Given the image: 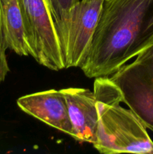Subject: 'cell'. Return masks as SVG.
I'll list each match as a JSON object with an SVG mask.
<instances>
[{
    "label": "cell",
    "instance_id": "6da1fadb",
    "mask_svg": "<svg viewBox=\"0 0 153 154\" xmlns=\"http://www.w3.org/2000/svg\"><path fill=\"white\" fill-rule=\"evenodd\" d=\"M153 44V0H104L88 54V78L110 77Z\"/></svg>",
    "mask_w": 153,
    "mask_h": 154
},
{
    "label": "cell",
    "instance_id": "8992f818",
    "mask_svg": "<svg viewBox=\"0 0 153 154\" xmlns=\"http://www.w3.org/2000/svg\"><path fill=\"white\" fill-rule=\"evenodd\" d=\"M23 112L73 138L67 104L61 90L51 89L26 95L16 100Z\"/></svg>",
    "mask_w": 153,
    "mask_h": 154
},
{
    "label": "cell",
    "instance_id": "3957f363",
    "mask_svg": "<svg viewBox=\"0 0 153 154\" xmlns=\"http://www.w3.org/2000/svg\"><path fill=\"white\" fill-rule=\"evenodd\" d=\"M104 0H80L53 17L66 69L82 66L91 46Z\"/></svg>",
    "mask_w": 153,
    "mask_h": 154
},
{
    "label": "cell",
    "instance_id": "9c48e42d",
    "mask_svg": "<svg viewBox=\"0 0 153 154\" xmlns=\"http://www.w3.org/2000/svg\"><path fill=\"white\" fill-rule=\"evenodd\" d=\"M80 0H48L52 17H56L68 11Z\"/></svg>",
    "mask_w": 153,
    "mask_h": 154
},
{
    "label": "cell",
    "instance_id": "30bf717a",
    "mask_svg": "<svg viewBox=\"0 0 153 154\" xmlns=\"http://www.w3.org/2000/svg\"><path fill=\"white\" fill-rule=\"evenodd\" d=\"M6 50L7 48L0 40V83L4 81L8 73L10 71V68L8 64L7 57H6Z\"/></svg>",
    "mask_w": 153,
    "mask_h": 154
},
{
    "label": "cell",
    "instance_id": "ba28073f",
    "mask_svg": "<svg viewBox=\"0 0 153 154\" xmlns=\"http://www.w3.org/2000/svg\"><path fill=\"white\" fill-rule=\"evenodd\" d=\"M0 40L7 49L17 55H29L18 0H0Z\"/></svg>",
    "mask_w": 153,
    "mask_h": 154
},
{
    "label": "cell",
    "instance_id": "52a82bcc",
    "mask_svg": "<svg viewBox=\"0 0 153 154\" xmlns=\"http://www.w3.org/2000/svg\"><path fill=\"white\" fill-rule=\"evenodd\" d=\"M61 90L65 98L74 132L73 138L80 142L93 144L96 139L98 123L94 92L79 87H69Z\"/></svg>",
    "mask_w": 153,
    "mask_h": 154
},
{
    "label": "cell",
    "instance_id": "5b68a950",
    "mask_svg": "<svg viewBox=\"0 0 153 154\" xmlns=\"http://www.w3.org/2000/svg\"><path fill=\"white\" fill-rule=\"evenodd\" d=\"M29 55L52 71L65 69L48 0H18Z\"/></svg>",
    "mask_w": 153,
    "mask_h": 154
},
{
    "label": "cell",
    "instance_id": "277c9868",
    "mask_svg": "<svg viewBox=\"0 0 153 154\" xmlns=\"http://www.w3.org/2000/svg\"><path fill=\"white\" fill-rule=\"evenodd\" d=\"M108 78L119 89L122 103L153 132V44Z\"/></svg>",
    "mask_w": 153,
    "mask_h": 154
},
{
    "label": "cell",
    "instance_id": "7a4b0ae2",
    "mask_svg": "<svg viewBox=\"0 0 153 154\" xmlns=\"http://www.w3.org/2000/svg\"><path fill=\"white\" fill-rule=\"evenodd\" d=\"M93 92L98 115L94 148L103 154H152L146 127L130 108L120 105L121 92L110 78H96Z\"/></svg>",
    "mask_w": 153,
    "mask_h": 154
}]
</instances>
